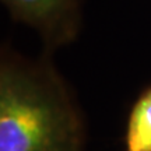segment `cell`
Here are the masks:
<instances>
[{
  "instance_id": "cell-2",
  "label": "cell",
  "mask_w": 151,
  "mask_h": 151,
  "mask_svg": "<svg viewBox=\"0 0 151 151\" xmlns=\"http://www.w3.org/2000/svg\"><path fill=\"white\" fill-rule=\"evenodd\" d=\"M16 20L34 27L52 43L70 39L77 28L78 0H3Z\"/></svg>"
},
{
  "instance_id": "cell-1",
  "label": "cell",
  "mask_w": 151,
  "mask_h": 151,
  "mask_svg": "<svg viewBox=\"0 0 151 151\" xmlns=\"http://www.w3.org/2000/svg\"><path fill=\"white\" fill-rule=\"evenodd\" d=\"M0 151H84L78 112L50 66L3 55Z\"/></svg>"
},
{
  "instance_id": "cell-3",
  "label": "cell",
  "mask_w": 151,
  "mask_h": 151,
  "mask_svg": "<svg viewBox=\"0 0 151 151\" xmlns=\"http://www.w3.org/2000/svg\"><path fill=\"white\" fill-rule=\"evenodd\" d=\"M126 151H151V87L143 92L132 109Z\"/></svg>"
}]
</instances>
